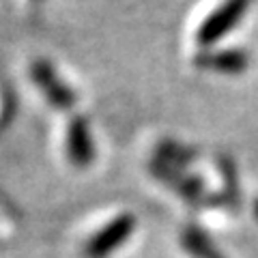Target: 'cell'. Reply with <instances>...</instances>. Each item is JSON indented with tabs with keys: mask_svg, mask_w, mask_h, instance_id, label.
Instances as JSON below:
<instances>
[{
	"mask_svg": "<svg viewBox=\"0 0 258 258\" xmlns=\"http://www.w3.org/2000/svg\"><path fill=\"white\" fill-rule=\"evenodd\" d=\"M67 157L74 166L84 168L95 161V142L88 120L76 116L67 127Z\"/></svg>",
	"mask_w": 258,
	"mask_h": 258,
	"instance_id": "4",
	"label": "cell"
},
{
	"mask_svg": "<svg viewBox=\"0 0 258 258\" xmlns=\"http://www.w3.org/2000/svg\"><path fill=\"white\" fill-rule=\"evenodd\" d=\"M136 230V217L132 213H120L106 226H101L95 235L86 241L84 256L86 258H108L123 247Z\"/></svg>",
	"mask_w": 258,
	"mask_h": 258,
	"instance_id": "1",
	"label": "cell"
},
{
	"mask_svg": "<svg viewBox=\"0 0 258 258\" xmlns=\"http://www.w3.org/2000/svg\"><path fill=\"white\" fill-rule=\"evenodd\" d=\"M249 5H252V0H226L224 5H220L203 24H200L198 43L200 45L217 43L222 37H226L241 22V18L247 13Z\"/></svg>",
	"mask_w": 258,
	"mask_h": 258,
	"instance_id": "2",
	"label": "cell"
},
{
	"mask_svg": "<svg viewBox=\"0 0 258 258\" xmlns=\"http://www.w3.org/2000/svg\"><path fill=\"white\" fill-rule=\"evenodd\" d=\"M30 78L32 82L41 88L45 99L58 110H71L76 106V93L64 84V80L56 74L54 64L47 60H35L30 64Z\"/></svg>",
	"mask_w": 258,
	"mask_h": 258,
	"instance_id": "3",
	"label": "cell"
},
{
	"mask_svg": "<svg viewBox=\"0 0 258 258\" xmlns=\"http://www.w3.org/2000/svg\"><path fill=\"white\" fill-rule=\"evenodd\" d=\"M181 245L187 254H191L194 258H224L220 252L215 249V245L211 243V239L205 230H200L198 226H189L185 228L183 237H181Z\"/></svg>",
	"mask_w": 258,
	"mask_h": 258,
	"instance_id": "6",
	"label": "cell"
},
{
	"mask_svg": "<svg viewBox=\"0 0 258 258\" xmlns=\"http://www.w3.org/2000/svg\"><path fill=\"white\" fill-rule=\"evenodd\" d=\"M200 67L217 71V74H228L237 76L243 74L247 69L249 56L243 50H224V52H203V56H198L196 60Z\"/></svg>",
	"mask_w": 258,
	"mask_h": 258,
	"instance_id": "5",
	"label": "cell"
}]
</instances>
